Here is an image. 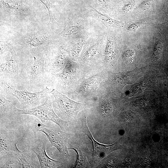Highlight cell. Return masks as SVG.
Here are the masks:
<instances>
[{
  "label": "cell",
  "instance_id": "obj_1",
  "mask_svg": "<svg viewBox=\"0 0 168 168\" xmlns=\"http://www.w3.org/2000/svg\"><path fill=\"white\" fill-rule=\"evenodd\" d=\"M32 56V58L30 60L18 63L19 73L16 76L26 89L33 91L44 89L46 79L45 76L44 51L38 60Z\"/></svg>",
  "mask_w": 168,
  "mask_h": 168
},
{
  "label": "cell",
  "instance_id": "obj_2",
  "mask_svg": "<svg viewBox=\"0 0 168 168\" xmlns=\"http://www.w3.org/2000/svg\"><path fill=\"white\" fill-rule=\"evenodd\" d=\"M28 125L34 133L35 138L38 136V132L45 134L51 143L52 155V147H54L65 160L68 161L70 160L67 144L68 139L72 135V133L63 132L53 125H45L37 118L29 122Z\"/></svg>",
  "mask_w": 168,
  "mask_h": 168
},
{
  "label": "cell",
  "instance_id": "obj_3",
  "mask_svg": "<svg viewBox=\"0 0 168 168\" xmlns=\"http://www.w3.org/2000/svg\"><path fill=\"white\" fill-rule=\"evenodd\" d=\"M52 30L47 27L41 30L16 36L13 40L31 55L42 54L52 43Z\"/></svg>",
  "mask_w": 168,
  "mask_h": 168
},
{
  "label": "cell",
  "instance_id": "obj_4",
  "mask_svg": "<svg viewBox=\"0 0 168 168\" xmlns=\"http://www.w3.org/2000/svg\"><path fill=\"white\" fill-rule=\"evenodd\" d=\"M54 76L56 80V90L67 94L74 91L86 77L77 63L71 58L60 72Z\"/></svg>",
  "mask_w": 168,
  "mask_h": 168
},
{
  "label": "cell",
  "instance_id": "obj_5",
  "mask_svg": "<svg viewBox=\"0 0 168 168\" xmlns=\"http://www.w3.org/2000/svg\"><path fill=\"white\" fill-rule=\"evenodd\" d=\"M53 102L52 98L48 96L44 103L34 107L20 109L13 104L10 108L17 114L32 115L43 123L46 121H51L56 124L61 129L66 128L68 127V124L60 118L55 113L52 107Z\"/></svg>",
  "mask_w": 168,
  "mask_h": 168
},
{
  "label": "cell",
  "instance_id": "obj_6",
  "mask_svg": "<svg viewBox=\"0 0 168 168\" xmlns=\"http://www.w3.org/2000/svg\"><path fill=\"white\" fill-rule=\"evenodd\" d=\"M0 86L7 94L16 97L25 109L39 105L41 99L48 96L54 89L47 86L43 90L36 92L18 90L11 86L3 78L1 77Z\"/></svg>",
  "mask_w": 168,
  "mask_h": 168
},
{
  "label": "cell",
  "instance_id": "obj_7",
  "mask_svg": "<svg viewBox=\"0 0 168 168\" xmlns=\"http://www.w3.org/2000/svg\"><path fill=\"white\" fill-rule=\"evenodd\" d=\"M51 94L61 115L69 121L75 120L81 111L91 107L89 104L75 101L56 89H54Z\"/></svg>",
  "mask_w": 168,
  "mask_h": 168
},
{
  "label": "cell",
  "instance_id": "obj_8",
  "mask_svg": "<svg viewBox=\"0 0 168 168\" xmlns=\"http://www.w3.org/2000/svg\"><path fill=\"white\" fill-rule=\"evenodd\" d=\"M1 14L16 21L31 16L33 9L29 0H0Z\"/></svg>",
  "mask_w": 168,
  "mask_h": 168
},
{
  "label": "cell",
  "instance_id": "obj_9",
  "mask_svg": "<svg viewBox=\"0 0 168 168\" xmlns=\"http://www.w3.org/2000/svg\"><path fill=\"white\" fill-rule=\"evenodd\" d=\"M80 131L86 135L91 141L93 148L91 162L93 166L97 165L100 161L112 152L117 150L124 149L125 147L117 141L110 145L100 143L93 138L86 122V117L82 120Z\"/></svg>",
  "mask_w": 168,
  "mask_h": 168
},
{
  "label": "cell",
  "instance_id": "obj_10",
  "mask_svg": "<svg viewBox=\"0 0 168 168\" xmlns=\"http://www.w3.org/2000/svg\"><path fill=\"white\" fill-rule=\"evenodd\" d=\"M45 55L49 60L44 66L46 72L53 75L60 72L71 58L64 47L49 45L44 51Z\"/></svg>",
  "mask_w": 168,
  "mask_h": 168
},
{
  "label": "cell",
  "instance_id": "obj_11",
  "mask_svg": "<svg viewBox=\"0 0 168 168\" xmlns=\"http://www.w3.org/2000/svg\"><path fill=\"white\" fill-rule=\"evenodd\" d=\"M106 70H104L87 77H85L76 89L68 94L80 98L96 96L100 84L105 77Z\"/></svg>",
  "mask_w": 168,
  "mask_h": 168
},
{
  "label": "cell",
  "instance_id": "obj_12",
  "mask_svg": "<svg viewBox=\"0 0 168 168\" xmlns=\"http://www.w3.org/2000/svg\"><path fill=\"white\" fill-rule=\"evenodd\" d=\"M0 157L2 158L13 156H18L21 151L18 149L17 144L18 140L12 129L0 127Z\"/></svg>",
  "mask_w": 168,
  "mask_h": 168
},
{
  "label": "cell",
  "instance_id": "obj_13",
  "mask_svg": "<svg viewBox=\"0 0 168 168\" xmlns=\"http://www.w3.org/2000/svg\"><path fill=\"white\" fill-rule=\"evenodd\" d=\"M47 142L46 140L37 136L34 138L29 146V149L36 155L40 168H54L62 166L61 162L52 159L47 155L46 152Z\"/></svg>",
  "mask_w": 168,
  "mask_h": 168
},
{
  "label": "cell",
  "instance_id": "obj_14",
  "mask_svg": "<svg viewBox=\"0 0 168 168\" xmlns=\"http://www.w3.org/2000/svg\"><path fill=\"white\" fill-rule=\"evenodd\" d=\"M21 168H40V163L36 154L29 149L21 151L18 155Z\"/></svg>",
  "mask_w": 168,
  "mask_h": 168
},
{
  "label": "cell",
  "instance_id": "obj_15",
  "mask_svg": "<svg viewBox=\"0 0 168 168\" xmlns=\"http://www.w3.org/2000/svg\"><path fill=\"white\" fill-rule=\"evenodd\" d=\"M10 53L11 54L10 58L0 65V74H8L11 77H15L19 73L18 63L14 51L13 50Z\"/></svg>",
  "mask_w": 168,
  "mask_h": 168
},
{
  "label": "cell",
  "instance_id": "obj_16",
  "mask_svg": "<svg viewBox=\"0 0 168 168\" xmlns=\"http://www.w3.org/2000/svg\"><path fill=\"white\" fill-rule=\"evenodd\" d=\"M86 43V39L81 38L71 43L68 47L64 48L68 51L71 58L76 61L79 58Z\"/></svg>",
  "mask_w": 168,
  "mask_h": 168
},
{
  "label": "cell",
  "instance_id": "obj_17",
  "mask_svg": "<svg viewBox=\"0 0 168 168\" xmlns=\"http://www.w3.org/2000/svg\"><path fill=\"white\" fill-rule=\"evenodd\" d=\"M115 43L114 39L109 37L107 39L104 53L103 60L104 68L108 67L109 64L113 60L115 53Z\"/></svg>",
  "mask_w": 168,
  "mask_h": 168
},
{
  "label": "cell",
  "instance_id": "obj_18",
  "mask_svg": "<svg viewBox=\"0 0 168 168\" xmlns=\"http://www.w3.org/2000/svg\"><path fill=\"white\" fill-rule=\"evenodd\" d=\"M91 8L95 15L104 24L116 27H121L123 26L122 22L113 19L92 7H91Z\"/></svg>",
  "mask_w": 168,
  "mask_h": 168
},
{
  "label": "cell",
  "instance_id": "obj_19",
  "mask_svg": "<svg viewBox=\"0 0 168 168\" xmlns=\"http://www.w3.org/2000/svg\"><path fill=\"white\" fill-rule=\"evenodd\" d=\"M46 7L49 16V20L46 27L52 30L54 28L58 27L61 25L58 23L54 19L53 17L54 10L52 0H39Z\"/></svg>",
  "mask_w": 168,
  "mask_h": 168
},
{
  "label": "cell",
  "instance_id": "obj_20",
  "mask_svg": "<svg viewBox=\"0 0 168 168\" xmlns=\"http://www.w3.org/2000/svg\"><path fill=\"white\" fill-rule=\"evenodd\" d=\"M68 149L74 150L77 153V159L73 166L74 168L90 167V166L86 157L82 152L79 147H76L74 144H71Z\"/></svg>",
  "mask_w": 168,
  "mask_h": 168
},
{
  "label": "cell",
  "instance_id": "obj_21",
  "mask_svg": "<svg viewBox=\"0 0 168 168\" xmlns=\"http://www.w3.org/2000/svg\"><path fill=\"white\" fill-rule=\"evenodd\" d=\"M81 27L82 26L79 23L74 24L70 22L68 25L58 34V35L63 37L70 36L79 30Z\"/></svg>",
  "mask_w": 168,
  "mask_h": 168
},
{
  "label": "cell",
  "instance_id": "obj_22",
  "mask_svg": "<svg viewBox=\"0 0 168 168\" xmlns=\"http://www.w3.org/2000/svg\"><path fill=\"white\" fill-rule=\"evenodd\" d=\"M13 104L12 101L6 99L0 93V119L1 122L3 119L7 109Z\"/></svg>",
  "mask_w": 168,
  "mask_h": 168
},
{
  "label": "cell",
  "instance_id": "obj_23",
  "mask_svg": "<svg viewBox=\"0 0 168 168\" xmlns=\"http://www.w3.org/2000/svg\"><path fill=\"white\" fill-rule=\"evenodd\" d=\"M17 45L14 40L1 41L0 42V56L7 52H10L15 46Z\"/></svg>",
  "mask_w": 168,
  "mask_h": 168
},
{
  "label": "cell",
  "instance_id": "obj_24",
  "mask_svg": "<svg viewBox=\"0 0 168 168\" xmlns=\"http://www.w3.org/2000/svg\"><path fill=\"white\" fill-rule=\"evenodd\" d=\"M0 168H21L18 156H12L8 158L5 163Z\"/></svg>",
  "mask_w": 168,
  "mask_h": 168
},
{
  "label": "cell",
  "instance_id": "obj_25",
  "mask_svg": "<svg viewBox=\"0 0 168 168\" xmlns=\"http://www.w3.org/2000/svg\"><path fill=\"white\" fill-rule=\"evenodd\" d=\"M134 52L132 50L125 51L122 55L123 62L126 63L131 62L134 56Z\"/></svg>",
  "mask_w": 168,
  "mask_h": 168
},
{
  "label": "cell",
  "instance_id": "obj_26",
  "mask_svg": "<svg viewBox=\"0 0 168 168\" xmlns=\"http://www.w3.org/2000/svg\"><path fill=\"white\" fill-rule=\"evenodd\" d=\"M146 23V21L144 20H142L134 23L128 26V30L130 31H135L144 26Z\"/></svg>",
  "mask_w": 168,
  "mask_h": 168
},
{
  "label": "cell",
  "instance_id": "obj_27",
  "mask_svg": "<svg viewBox=\"0 0 168 168\" xmlns=\"http://www.w3.org/2000/svg\"><path fill=\"white\" fill-rule=\"evenodd\" d=\"M152 6V3L151 0H146L141 3L139 8L141 10L146 11L151 10Z\"/></svg>",
  "mask_w": 168,
  "mask_h": 168
},
{
  "label": "cell",
  "instance_id": "obj_28",
  "mask_svg": "<svg viewBox=\"0 0 168 168\" xmlns=\"http://www.w3.org/2000/svg\"><path fill=\"white\" fill-rule=\"evenodd\" d=\"M98 4L103 8L109 10L110 8L108 0H95Z\"/></svg>",
  "mask_w": 168,
  "mask_h": 168
},
{
  "label": "cell",
  "instance_id": "obj_29",
  "mask_svg": "<svg viewBox=\"0 0 168 168\" xmlns=\"http://www.w3.org/2000/svg\"><path fill=\"white\" fill-rule=\"evenodd\" d=\"M162 49V45L160 43H158L155 46L154 55L155 57L159 58L161 55Z\"/></svg>",
  "mask_w": 168,
  "mask_h": 168
},
{
  "label": "cell",
  "instance_id": "obj_30",
  "mask_svg": "<svg viewBox=\"0 0 168 168\" xmlns=\"http://www.w3.org/2000/svg\"><path fill=\"white\" fill-rule=\"evenodd\" d=\"M134 4L131 2L126 4L123 8V11L125 12H128L131 11L133 8Z\"/></svg>",
  "mask_w": 168,
  "mask_h": 168
},
{
  "label": "cell",
  "instance_id": "obj_31",
  "mask_svg": "<svg viewBox=\"0 0 168 168\" xmlns=\"http://www.w3.org/2000/svg\"><path fill=\"white\" fill-rule=\"evenodd\" d=\"M63 4L65 5L67 4L69 0H62Z\"/></svg>",
  "mask_w": 168,
  "mask_h": 168
},
{
  "label": "cell",
  "instance_id": "obj_32",
  "mask_svg": "<svg viewBox=\"0 0 168 168\" xmlns=\"http://www.w3.org/2000/svg\"><path fill=\"white\" fill-rule=\"evenodd\" d=\"M166 74L167 76V77H168V72H166ZM166 98H167V99H168V90L167 92V93H166Z\"/></svg>",
  "mask_w": 168,
  "mask_h": 168
}]
</instances>
